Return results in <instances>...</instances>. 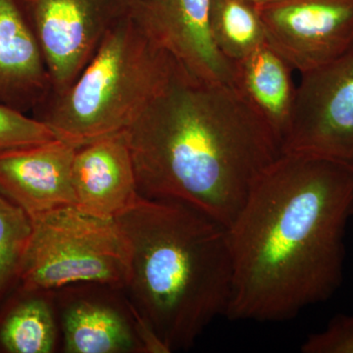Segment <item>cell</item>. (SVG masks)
<instances>
[{
    "label": "cell",
    "mask_w": 353,
    "mask_h": 353,
    "mask_svg": "<svg viewBox=\"0 0 353 353\" xmlns=\"http://www.w3.org/2000/svg\"><path fill=\"white\" fill-rule=\"evenodd\" d=\"M352 217V169L282 152L227 228L233 290L226 317L287 321L331 299L343 282Z\"/></svg>",
    "instance_id": "1"
},
{
    "label": "cell",
    "mask_w": 353,
    "mask_h": 353,
    "mask_svg": "<svg viewBox=\"0 0 353 353\" xmlns=\"http://www.w3.org/2000/svg\"><path fill=\"white\" fill-rule=\"evenodd\" d=\"M124 134L141 196L183 202L225 228L282 154L271 128L233 85L201 82L176 64Z\"/></svg>",
    "instance_id": "2"
},
{
    "label": "cell",
    "mask_w": 353,
    "mask_h": 353,
    "mask_svg": "<svg viewBox=\"0 0 353 353\" xmlns=\"http://www.w3.org/2000/svg\"><path fill=\"white\" fill-rule=\"evenodd\" d=\"M131 245L132 309L168 352L226 317L233 290L227 228L189 204L139 197L116 219Z\"/></svg>",
    "instance_id": "3"
},
{
    "label": "cell",
    "mask_w": 353,
    "mask_h": 353,
    "mask_svg": "<svg viewBox=\"0 0 353 353\" xmlns=\"http://www.w3.org/2000/svg\"><path fill=\"white\" fill-rule=\"evenodd\" d=\"M176 63L131 16L108 32L61 94L34 111L57 139L80 148L125 132L171 78Z\"/></svg>",
    "instance_id": "4"
},
{
    "label": "cell",
    "mask_w": 353,
    "mask_h": 353,
    "mask_svg": "<svg viewBox=\"0 0 353 353\" xmlns=\"http://www.w3.org/2000/svg\"><path fill=\"white\" fill-rule=\"evenodd\" d=\"M18 287L46 292L92 283L126 288L131 245L117 221L65 206L32 216Z\"/></svg>",
    "instance_id": "5"
},
{
    "label": "cell",
    "mask_w": 353,
    "mask_h": 353,
    "mask_svg": "<svg viewBox=\"0 0 353 353\" xmlns=\"http://www.w3.org/2000/svg\"><path fill=\"white\" fill-rule=\"evenodd\" d=\"M282 152L326 158L353 170V50L301 74Z\"/></svg>",
    "instance_id": "6"
},
{
    "label": "cell",
    "mask_w": 353,
    "mask_h": 353,
    "mask_svg": "<svg viewBox=\"0 0 353 353\" xmlns=\"http://www.w3.org/2000/svg\"><path fill=\"white\" fill-rule=\"evenodd\" d=\"M134 1L26 0L50 72V97L71 85Z\"/></svg>",
    "instance_id": "7"
},
{
    "label": "cell",
    "mask_w": 353,
    "mask_h": 353,
    "mask_svg": "<svg viewBox=\"0 0 353 353\" xmlns=\"http://www.w3.org/2000/svg\"><path fill=\"white\" fill-rule=\"evenodd\" d=\"M256 9L267 43L301 75L353 50V0H277Z\"/></svg>",
    "instance_id": "8"
},
{
    "label": "cell",
    "mask_w": 353,
    "mask_h": 353,
    "mask_svg": "<svg viewBox=\"0 0 353 353\" xmlns=\"http://www.w3.org/2000/svg\"><path fill=\"white\" fill-rule=\"evenodd\" d=\"M209 7L210 0H134L130 16L188 75L233 85V62L216 46Z\"/></svg>",
    "instance_id": "9"
},
{
    "label": "cell",
    "mask_w": 353,
    "mask_h": 353,
    "mask_svg": "<svg viewBox=\"0 0 353 353\" xmlns=\"http://www.w3.org/2000/svg\"><path fill=\"white\" fill-rule=\"evenodd\" d=\"M77 148L54 139L0 152V192L30 217L76 206L72 166Z\"/></svg>",
    "instance_id": "10"
},
{
    "label": "cell",
    "mask_w": 353,
    "mask_h": 353,
    "mask_svg": "<svg viewBox=\"0 0 353 353\" xmlns=\"http://www.w3.org/2000/svg\"><path fill=\"white\" fill-rule=\"evenodd\" d=\"M72 182L83 212L116 220L130 210L141 194L124 132L77 148Z\"/></svg>",
    "instance_id": "11"
},
{
    "label": "cell",
    "mask_w": 353,
    "mask_h": 353,
    "mask_svg": "<svg viewBox=\"0 0 353 353\" xmlns=\"http://www.w3.org/2000/svg\"><path fill=\"white\" fill-rule=\"evenodd\" d=\"M51 90L26 0H0V103L34 112L48 101Z\"/></svg>",
    "instance_id": "12"
},
{
    "label": "cell",
    "mask_w": 353,
    "mask_h": 353,
    "mask_svg": "<svg viewBox=\"0 0 353 353\" xmlns=\"http://www.w3.org/2000/svg\"><path fill=\"white\" fill-rule=\"evenodd\" d=\"M233 87L271 128L282 148L296 108L294 70L267 41L233 62Z\"/></svg>",
    "instance_id": "13"
},
{
    "label": "cell",
    "mask_w": 353,
    "mask_h": 353,
    "mask_svg": "<svg viewBox=\"0 0 353 353\" xmlns=\"http://www.w3.org/2000/svg\"><path fill=\"white\" fill-rule=\"evenodd\" d=\"M65 352L122 353L139 347L126 319L116 309L94 301L72 304L63 315Z\"/></svg>",
    "instance_id": "14"
},
{
    "label": "cell",
    "mask_w": 353,
    "mask_h": 353,
    "mask_svg": "<svg viewBox=\"0 0 353 353\" xmlns=\"http://www.w3.org/2000/svg\"><path fill=\"white\" fill-rule=\"evenodd\" d=\"M39 292L14 290L0 306V352L50 353L57 328L50 304Z\"/></svg>",
    "instance_id": "15"
},
{
    "label": "cell",
    "mask_w": 353,
    "mask_h": 353,
    "mask_svg": "<svg viewBox=\"0 0 353 353\" xmlns=\"http://www.w3.org/2000/svg\"><path fill=\"white\" fill-rule=\"evenodd\" d=\"M209 20L216 46L231 62L267 41L256 6L245 0H210Z\"/></svg>",
    "instance_id": "16"
},
{
    "label": "cell",
    "mask_w": 353,
    "mask_h": 353,
    "mask_svg": "<svg viewBox=\"0 0 353 353\" xmlns=\"http://www.w3.org/2000/svg\"><path fill=\"white\" fill-rule=\"evenodd\" d=\"M31 233L30 216L0 192V306L19 285Z\"/></svg>",
    "instance_id": "17"
},
{
    "label": "cell",
    "mask_w": 353,
    "mask_h": 353,
    "mask_svg": "<svg viewBox=\"0 0 353 353\" xmlns=\"http://www.w3.org/2000/svg\"><path fill=\"white\" fill-rule=\"evenodd\" d=\"M57 139L41 120L0 103V152Z\"/></svg>",
    "instance_id": "18"
},
{
    "label": "cell",
    "mask_w": 353,
    "mask_h": 353,
    "mask_svg": "<svg viewBox=\"0 0 353 353\" xmlns=\"http://www.w3.org/2000/svg\"><path fill=\"white\" fill-rule=\"evenodd\" d=\"M301 350L303 353H353V315L334 316L326 328L309 334Z\"/></svg>",
    "instance_id": "19"
},
{
    "label": "cell",
    "mask_w": 353,
    "mask_h": 353,
    "mask_svg": "<svg viewBox=\"0 0 353 353\" xmlns=\"http://www.w3.org/2000/svg\"><path fill=\"white\" fill-rule=\"evenodd\" d=\"M255 6H263V4L271 3V2L277 1V0H245Z\"/></svg>",
    "instance_id": "20"
}]
</instances>
